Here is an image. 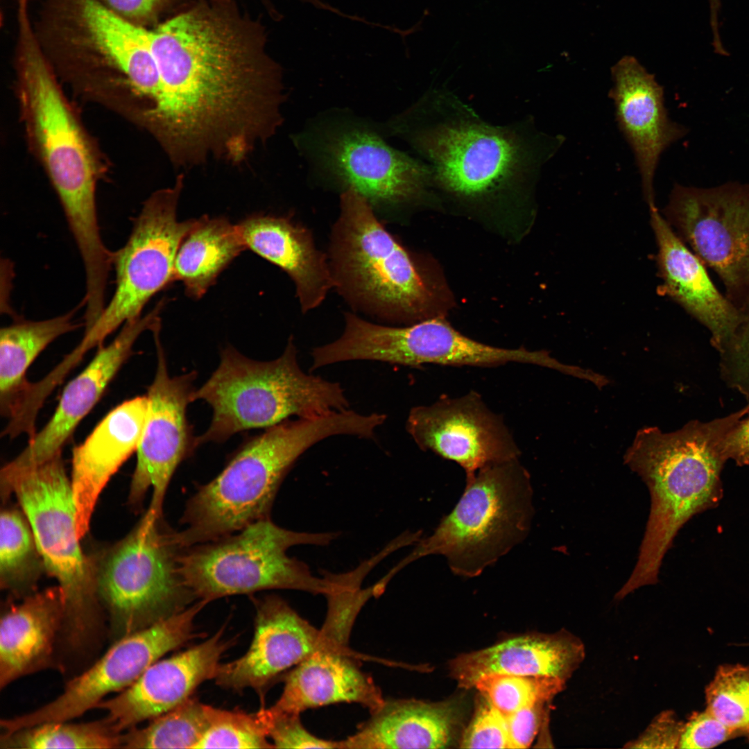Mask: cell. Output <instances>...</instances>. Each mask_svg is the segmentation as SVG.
<instances>
[{
    "label": "cell",
    "instance_id": "obj_1",
    "mask_svg": "<svg viewBox=\"0 0 749 749\" xmlns=\"http://www.w3.org/2000/svg\"><path fill=\"white\" fill-rule=\"evenodd\" d=\"M410 132L428 162L434 187L479 200L532 188L565 138L540 130L532 117L493 125L448 89H431Z\"/></svg>",
    "mask_w": 749,
    "mask_h": 749
},
{
    "label": "cell",
    "instance_id": "obj_2",
    "mask_svg": "<svg viewBox=\"0 0 749 749\" xmlns=\"http://www.w3.org/2000/svg\"><path fill=\"white\" fill-rule=\"evenodd\" d=\"M368 417L352 410L286 420L248 438L223 470L188 500L175 538L182 548L216 540L269 518L277 490L297 459L336 435L363 438Z\"/></svg>",
    "mask_w": 749,
    "mask_h": 749
},
{
    "label": "cell",
    "instance_id": "obj_3",
    "mask_svg": "<svg viewBox=\"0 0 749 749\" xmlns=\"http://www.w3.org/2000/svg\"><path fill=\"white\" fill-rule=\"evenodd\" d=\"M740 417L737 411L708 422L691 421L673 432L649 427L636 433L624 462L647 485L651 507L637 563L619 589L622 596L658 581L663 558L678 530L716 499L727 460L723 439Z\"/></svg>",
    "mask_w": 749,
    "mask_h": 749
},
{
    "label": "cell",
    "instance_id": "obj_4",
    "mask_svg": "<svg viewBox=\"0 0 749 749\" xmlns=\"http://www.w3.org/2000/svg\"><path fill=\"white\" fill-rule=\"evenodd\" d=\"M19 95L29 138L49 173L80 255L94 258L106 246L96 203L97 167L89 143L33 34L18 21Z\"/></svg>",
    "mask_w": 749,
    "mask_h": 749
},
{
    "label": "cell",
    "instance_id": "obj_5",
    "mask_svg": "<svg viewBox=\"0 0 749 749\" xmlns=\"http://www.w3.org/2000/svg\"><path fill=\"white\" fill-rule=\"evenodd\" d=\"M293 338L282 354L269 361L246 357L225 348L210 377L192 395L212 409L207 429L196 445L222 442L241 431L269 428L291 416L311 417L349 408L339 383L304 372Z\"/></svg>",
    "mask_w": 749,
    "mask_h": 749
},
{
    "label": "cell",
    "instance_id": "obj_6",
    "mask_svg": "<svg viewBox=\"0 0 749 749\" xmlns=\"http://www.w3.org/2000/svg\"><path fill=\"white\" fill-rule=\"evenodd\" d=\"M2 502L17 498L33 530L46 573L54 578L64 602L62 629L74 648L96 635L102 609L89 556L81 548L71 479L62 453L31 465L10 462L0 472Z\"/></svg>",
    "mask_w": 749,
    "mask_h": 749
},
{
    "label": "cell",
    "instance_id": "obj_7",
    "mask_svg": "<svg viewBox=\"0 0 749 749\" xmlns=\"http://www.w3.org/2000/svg\"><path fill=\"white\" fill-rule=\"evenodd\" d=\"M533 495L530 474L518 458L481 468L466 477L454 508L399 567L441 555L454 574L478 576L525 540L534 514Z\"/></svg>",
    "mask_w": 749,
    "mask_h": 749
},
{
    "label": "cell",
    "instance_id": "obj_8",
    "mask_svg": "<svg viewBox=\"0 0 749 749\" xmlns=\"http://www.w3.org/2000/svg\"><path fill=\"white\" fill-rule=\"evenodd\" d=\"M329 266L334 287L378 318L418 319L429 302L427 284L408 252L377 219L370 202L351 188L341 198Z\"/></svg>",
    "mask_w": 749,
    "mask_h": 749
},
{
    "label": "cell",
    "instance_id": "obj_9",
    "mask_svg": "<svg viewBox=\"0 0 749 749\" xmlns=\"http://www.w3.org/2000/svg\"><path fill=\"white\" fill-rule=\"evenodd\" d=\"M182 548L162 516L146 511L116 543L89 555L115 640L174 615L197 598L179 569Z\"/></svg>",
    "mask_w": 749,
    "mask_h": 749
},
{
    "label": "cell",
    "instance_id": "obj_10",
    "mask_svg": "<svg viewBox=\"0 0 749 749\" xmlns=\"http://www.w3.org/2000/svg\"><path fill=\"white\" fill-rule=\"evenodd\" d=\"M338 535L293 531L262 519L216 540L183 548L180 572L197 599L208 602L270 589L327 595L334 587V574L318 578L286 552L296 545H327Z\"/></svg>",
    "mask_w": 749,
    "mask_h": 749
},
{
    "label": "cell",
    "instance_id": "obj_11",
    "mask_svg": "<svg viewBox=\"0 0 749 749\" xmlns=\"http://www.w3.org/2000/svg\"><path fill=\"white\" fill-rule=\"evenodd\" d=\"M182 184L180 176L173 187L153 193L135 218L126 242L113 252L114 291L96 321L85 330L80 341L85 349L100 347L118 328L141 316L148 301L174 280L178 250L197 222L178 219Z\"/></svg>",
    "mask_w": 749,
    "mask_h": 749
},
{
    "label": "cell",
    "instance_id": "obj_12",
    "mask_svg": "<svg viewBox=\"0 0 749 749\" xmlns=\"http://www.w3.org/2000/svg\"><path fill=\"white\" fill-rule=\"evenodd\" d=\"M662 212L680 239L718 275L728 300L743 318L749 316V183L676 184Z\"/></svg>",
    "mask_w": 749,
    "mask_h": 749
},
{
    "label": "cell",
    "instance_id": "obj_13",
    "mask_svg": "<svg viewBox=\"0 0 749 749\" xmlns=\"http://www.w3.org/2000/svg\"><path fill=\"white\" fill-rule=\"evenodd\" d=\"M208 603L198 600L185 610L124 635L86 671L71 679L62 694L40 707L1 719L3 732L51 721H68L96 708L104 698L131 685L151 664L194 638V621Z\"/></svg>",
    "mask_w": 749,
    "mask_h": 749
},
{
    "label": "cell",
    "instance_id": "obj_14",
    "mask_svg": "<svg viewBox=\"0 0 749 749\" xmlns=\"http://www.w3.org/2000/svg\"><path fill=\"white\" fill-rule=\"evenodd\" d=\"M341 349L349 361H377L406 366L433 363L490 367L514 362L553 370L560 367V362L546 351L492 346L463 335L438 318L391 327L354 316L346 324Z\"/></svg>",
    "mask_w": 749,
    "mask_h": 749
},
{
    "label": "cell",
    "instance_id": "obj_15",
    "mask_svg": "<svg viewBox=\"0 0 749 749\" xmlns=\"http://www.w3.org/2000/svg\"><path fill=\"white\" fill-rule=\"evenodd\" d=\"M160 332H153L157 367L148 388L146 417L128 497V505L138 510L151 488L147 511L157 517L162 516L164 497L174 472L198 447L187 416L196 374L191 372L170 376Z\"/></svg>",
    "mask_w": 749,
    "mask_h": 749
},
{
    "label": "cell",
    "instance_id": "obj_16",
    "mask_svg": "<svg viewBox=\"0 0 749 749\" xmlns=\"http://www.w3.org/2000/svg\"><path fill=\"white\" fill-rule=\"evenodd\" d=\"M406 429L421 449L456 463L466 477L521 454L502 418L474 391L412 408Z\"/></svg>",
    "mask_w": 749,
    "mask_h": 749
},
{
    "label": "cell",
    "instance_id": "obj_17",
    "mask_svg": "<svg viewBox=\"0 0 749 749\" xmlns=\"http://www.w3.org/2000/svg\"><path fill=\"white\" fill-rule=\"evenodd\" d=\"M320 152L327 169L371 205L411 201L435 187L427 164L392 148L365 129L345 128L330 133Z\"/></svg>",
    "mask_w": 749,
    "mask_h": 749
},
{
    "label": "cell",
    "instance_id": "obj_18",
    "mask_svg": "<svg viewBox=\"0 0 749 749\" xmlns=\"http://www.w3.org/2000/svg\"><path fill=\"white\" fill-rule=\"evenodd\" d=\"M222 626L204 642L151 664L131 685L96 708L122 733L177 707L206 680L214 679L221 659L235 643Z\"/></svg>",
    "mask_w": 749,
    "mask_h": 749
},
{
    "label": "cell",
    "instance_id": "obj_19",
    "mask_svg": "<svg viewBox=\"0 0 749 749\" xmlns=\"http://www.w3.org/2000/svg\"><path fill=\"white\" fill-rule=\"evenodd\" d=\"M162 309L157 304L145 316L126 322L109 344L98 347L88 365L64 387L49 422L28 441L11 463L35 465L62 453L77 426L95 406L132 354L139 337L144 332H153L161 326L159 315Z\"/></svg>",
    "mask_w": 749,
    "mask_h": 749
},
{
    "label": "cell",
    "instance_id": "obj_20",
    "mask_svg": "<svg viewBox=\"0 0 749 749\" xmlns=\"http://www.w3.org/2000/svg\"><path fill=\"white\" fill-rule=\"evenodd\" d=\"M612 78L609 96L617 123L633 153L645 200L656 205L653 184L660 156L686 129L669 118L663 88L635 59L619 61Z\"/></svg>",
    "mask_w": 749,
    "mask_h": 749
},
{
    "label": "cell",
    "instance_id": "obj_21",
    "mask_svg": "<svg viewBox=\"0 0 749 749\" xmlns=\"http://www.w3.org/2000/svg\"><path fill=\"white\" fill-rule=\"evenodd\" d=\"M255 630L249 648L238 659L221 664L214 680L223 688H251L261 696L275 678L317 650L324 641L321 632L283 599L270 596L255 600Z\"/></svg>",
    "mask_w": 749,
    "mask_h": 749
},
{
    "label": "cell",
    "instance_id": "obj_22",
    "mask_svg": "<svg viewBox=\"0 0 749 749\" xmlns=\"http://www.w3.org/2000/svg\"><path fill=\"white\" fill-rule=\"evenodd\" d=\"M147 409L146 395L124 401L111 410L85 440L74 448L70 479L80 540L89 531L102 491L123 463L137 452Z\"/></svg>",
    "mask_w": 749,
    "mask_h": 749
},
{
    "label": "cell",
    "instance_id": "obj_23",
    "mask_svg": "<svg viewBox=\"0 0 749 749\" xmlns=\"http://www.w3.org/2000/svg\"><path fill=\"white\" fill-rule=\"evenodd\" d=\"M649 211L658 248L661 291L708 329L712 345L720 352L743 317L718 291L705 265L676 234L656 205L650 207Z\"/></svg>",
    "mask_w": 749,
    "mask_h": 749
},
{
    "label": "cell",
    "instance_id": "obj_24",
    "mask_svg": "<svg viewBox=\"0 0 749 749\" xmlns=\"http://www.w3.org/2000/svg\"><path fill=\"white\" fill-rule=\"evenodd\" d=\"M246 248L281 268L295 284L301 310L322 304L334 279L311 232L289 217L251 216L237 225Z\"/></svg>",
    "mask_w": 749,
    "mask_h": 749
},
{
    "label": "cell",
    "instance_id": "obj_25",
    "mask_svg": "<svg viewBox=\"0 0 749 749\" xmlns=\"http://www.w3.org/2000/svg\"><path fill=\"white\" fill-rule=\"evenodd\" d=\"M64 619V598L58 585L5 607L0 620L1 689L50 666Z\"/></svg>",
    "mask_w": 749,
    "mask_h": 749
},
{
    "label": "cell",
    "instance_id": "obj_26",
    "mask_svg": "<svg viewBox=\"0 0 749 749\" xmlns=\"http://www.w3.org/2000/svg\"><path fill=\"white\" fill-rule=\"evenodd\" d=\"M384 700L370 678L344 654L324 643L289 673L283 691L271 707L273 714H297L309 708L347 702L374 710Z\"/></svg>",
    "mask_w": 749,
    "mask_h": 749
},
{
    "label": "cell",
    "instance_id": "obj_27",
    "mask_svg": "<svg viewBox=\"0 0 749 749\" xmlns=\"http://www.w3.org/2000/svg\"><path fill=\"white\" fill-rule=\"evenodd\" d=\"M583 644L567 632L530 634L506 639L451 661V675L463 688L487 673L545 675L566 680L582 662Z\"/></svg>",
    "mask_w": 749,
    "mask_h": 749
},
{
    "label": "cell",
    "instance_id": "obj_28",
    "mask_svg": "<svg viewBox=\"0 0 749 749\" xmlns=\"http://www.w3.org/2000/svg\"><path fill=\"white\" fill-rule=\"evenodd\" d=\"M458 709L453 701H384L341 748H445L454 737Z\"/></svg>",
    "mask_w": 749,
    "mask_h": 749
},
{
    "label": "cell",
    "instance_id": "obj_29",
    "mask_svg": "<svg viewBox=\"0 0 749 749\" xmlns=\"http://www.w3.org/2000/svg\"><path fill=\"white\" fill-rule=\"evenodd\" d=\"M79 20L87 39L127 78L143 102L141 115L153 111L159 76L148 30L136 26L98 0H77Z\"/></svg>",
    "mask_w": 749,
    "mask_h": 749
},
{
    "label": "cell",
    "instance_id": "obj_30",
    "mask_svg": "<svg viewBox=\"0 0 749 749\" xmlns=\"http://www.w3.org/2000/svg\"><path fill=\"white\" fill-rule=\"evenodd\" d=\"M74 310L42 320H17L0 331V412L8 420L20 409L37 357L55 340L76 330Z\"/></svg>",
    "mask_w": 749,
    "mask_h": 749
},
{
    "label": "cell",
    "instance_id": "obj_31",
    "mask_svg": "<svg viewBox=\"0 0 749 749\" xmlns=\"http://www.w3.org/2000/svg\"><path fill=\"white\" fill-rule=\"evenodd\" d=\"M246 249L237 225L225 217H200L179 247L173 279L183 283L189 297L199 299Z\"/></svg>",
    "mask_w": 749,
    "mask_h": 749
},
{
    "label": "cell",
    "instance_id": "obj_32",
    "mask_svg": "<svg viewBox=\"0 0 749 749\" xmlns=\"http://www.w3.org/2000/svg\"><path fill=\"white\" fill-rule=\"evenodd\" d=\"M46 572L31 524L19 506H4L0 517V586L21 599L37 592Z\"/></svg>",
    "mask_w": 749,
    "mask_h": 749
},
{
    "label": "cell",
    "instance_id": "obj_33",
    "mask_svg": "<svg viewBox=\"0 0 749 749\" xmlns=\"http://www.w3.org/2000/svg\"><path fill=\"white\" fill-rule=\"evenodd\" d=\"M123 734L114 730L105 718L74 723L51 721L1 734V748L46 749L122 748Z\"/></svg>",
    "mask_w": 749,
    "mask_h": 749
},
{
    "label": "cell",
    "instance_id": "obj_34",
    "mask_svg": "<svg viewBox=\"0 0 749 749\" xmlns=\"http://www.w3.org/2000/svg\"><path fill=\"white\" fill-rule=\"evenodd\" d=\"M207 725V705L190 697L146 726L127 730L122 748H195Z\"/></svg>",
    "mask_w": 749,
    "mask_h": 749
},
{
    "label": "cell",
    "instance_id": "obj_35",
    "mask_svg": "<svg viewBox=\"0 0 749 749\" xmlns=\"http://www.w3.org/2000/svg\"><path fill=\"white\" fill-rule=\"evenodd\" d=\"M565 681L552 676L487 673L475 680L473 687L506 717L549 701L562 690Z\"/></svg>",
    "mask_w": 749,
    "mask_h": 749
},
{
    "label": "cell",
    "instance_id": "obj_36",
    "mask_svg": "<svg viewBox=\"0 0 749 749\" xmlns=\"http://www.w3.org/2000/svg\"><path fill=\"white\" fill-rule=\"evenodd\" d=\"M705 697L709 712L734 732L749 735V666H720Z\"/></svg>",
    "mask_w": 749,
    "mask_h": 749
},
{
    "label": "cell",
    "instance_id": "obj_37",
    "mask_svg": "<svg viewBox=\"0 0 749 749\" xmlns=\"http://www.w3.org/2000/svg\"><path fill=\"white\" fill-rule=\"evenodd\" d=\"M208 725L196 748H271L265 727L255 714L207 705Z\"/></svg>",
    "mask_w": 749,
    "mask_h": 749
},
{
    "label": "cell",
    "instance_id": "obj_38",
    "mask_svg": "<svg viewBox=\"0 0 749 749\" xmlns=\"http://www.w3.org/2000/svg\"><path fill=\"white\" fill-rule=\"evenodd\" d=\"M265 727L273 748H341V741L319 739L302 725L300 714H273L261 707L256 712Z\"/></svg>",
    "mask_w": 749,
    "mask_h": 749
},
{
    "label": "cell",
    "instance_id": "obj_39",
    "mask_svg": "<svg viewBox=\"0 0 749 749\" xmlns=\"http://www.w3.org/2000/svg\"><path fill=\"white\" fill-rule=\"evenodd\" d=\"M460 743L462 748L513 749L506 718L485 697L479 704Z\"/></svg>",
    "mask_w": 749,
    "mask_h": 749
},
{
    "label": "cell",
    "instance_id": "obj_40",
    "mask_svg": "<svg viewBox=\"0 0 749 749\" xmlns=\"http://www.w3.org/2000/svg\"><path fill=\"white\" fill-rule=\"evenodd\" d=\"M722 377L726 383L749 398V316L719 352Z\"/></svg>",
    "mask_w": 749,
    "mask_h": 749
},
{
    "label": "cell",
    "instance_id": "obj_41",
    "mask_svg": "<svg viewBox=\"0 0 749 749\" xmlns=\"http://www.w3.org/2000/svg\"><path fill=\"white\" fill-rule=\"evenodd\" d=\"M735 732L707 709L694 714L684 728L679 748H713L726 741Z\"/></svg>",
    "mask_w": 749,
    "mask_h": 749
},
{
    "label": "cell",
    "instance_id": "obj_42",
    "mask_svg": "<svg viewBox=\"0 0 749 749\" xmlns=\"http://www.w3.org/2000/svg\"><path fill=\"white\" fill-rule=\"evenodd\" d=\"M544 704L523 708L505 717L512 748L531 746L540 727Z\"/></svg>",
    "mask_w": 749,
    "mask_h": 749
},
{
    "label": "cell",
    "instance_id": "obj_43",
    "mask_svg": "<svg viewBox=\"0 0 749 749\" xmlns=\"http://www.w3.org/2000/svg\"><path fill=\"white\" fill-rule=\"evenodd\" d=\"M683 728L684 725L666 713L653 723L635 747H678Z\"/></svg>",
    "mask_w": 749,
    "mask_h": 749
},
{
    "label": "cell",
    "instance_id": "obj_44",
    "mask_svg": "<svg viewBox=\"0 0 749 749\" xmlns=\"http://www.w3.org/2000/svg\"><path fill=\"white\" fill-rule=\"evenodd\" d=\"M742 417L728 430L723 443L726 458H732L739 465L749 463V415Z\"/></svg>",
    "mask_w": 749,
    "mask_h": 749
},
{
    "label": "cell",
    "instance_id": "obj_45",
    "mask_svg": "<svg viewBox=\"0 0 749 749\" xmlns=\"http://www.w3.org/2000/svg\"><path fill=\"white\" fill-rule=\"evenodd\" d=\"M161 0H104L107 6L123 17L139 19L150 15Z\"/></svg>",
    "mask_w": 749,
    "mask_h": 749
},
{
    "label": "cell",
    "instance_id": "obj_46",
    "mask_svg": "<svg viewBox=\"0 0 749 749\" xmlns=\"http://www.w3.org/2000/svg\"><path fill=\"white\" fill-rule=\"evenodd\" d=\"M709 4H710V10L711 11H716V10H718L719 9V7H720V3H719L720 1L719 0H709Z\"/></svg>",
    "mask_w": 749,
    "mask_h": 749
}]
</instances>
